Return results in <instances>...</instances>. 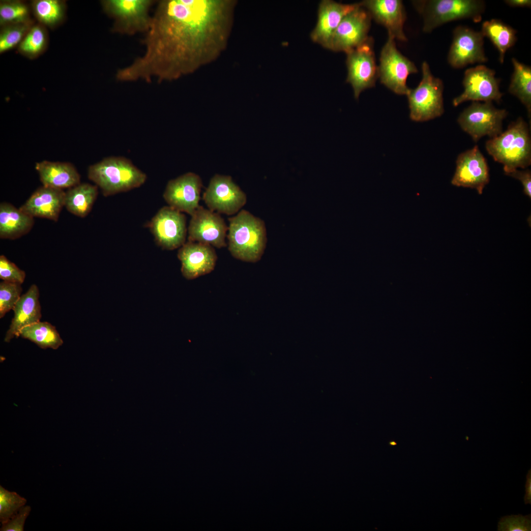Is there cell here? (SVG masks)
Returning a JSON list of instances; mask_svg holds the SVG:
<instances>
[{
  "label": "cell",
  "mask_w": 531,
  "mask_h": 531,
  "mask_svg": "<svg viewBox=\"0 0 531 531\" xmlns=\"http://www.w3.org/2000/svg\"><path fill=\"white\" fill-rule=\"evenodd\" d=\"M19 336L32 341L42 349L56 350L63 343L55 326L47 322H39L25 327L20 331Z\"/></svg>",
  "instance_id": "f546056e"
},
{
  "label": "cell",
  "mask_w": 531,
  "mask_h": 531,
  "mask_svg": "<svg viewBox=\"0 0 531 531\" xmlns=\"http://www.w3.org/2000/svg\"><path fill=\"white\" fill-rule=\"evenodd\" d=\"M421 68L420 82L414 89H410L407 94L410 117L415 121L432 119L444 112L442 81L433 75L426 61L422 63Z\"/></svg>",
  "instance_id": "8992f818"
},
{
  "label": "cell",
  "mask_w": 531,
  "mask_h": 531,
  "mask_svg": "<svg viewBox=\"0 0 531 531\" xmlns=\"http://www.w3.org/2000/svg\"><path fill=\"white\" fill-rule=\"evenodd\" d=\"M49 43L48 29L37 22L31 27L17 50L24 57L34 59L45 52Z\"/></svg>",
  "instance_id": "4dcf8cb0"
},
{
  "label": "cell",
  "mask_w": 531,
  "mask_h": 531,
  "mask_svg": "<svg viewBox=\"0 0 531 531\" xmlns=\"http://www.w3.org/2000/svg\"><path fill=\"white\" fill-rule=\"evenodd\" d=\"M26 273L4 255L0 256V278L4 281L22 284Z\"/></svg>",
  "instance_id": "8d00e7d4"
},
{
  "label": "cell",
  "mask_w": 531,
  "mask_h": 531,
  "mask_svg": "<svg viewBox=\"0 0 531 531\" xmlns=\"http://www.w3.org/2000/svg\"><path fill=\"white\" fill-rule=\"evenodd\" d=\"M413 3L423 17V30L427 33L453 21L471 19L479 22L485 10V3L481 0H427Z\"/></svg>",
  "instance_id": "5b68a950"
},
{
  "label": "cell",
  "mask_w": 531,
  "mask_h": 531,
  "mask_svg": "<svg viewBox=\"0 0 531 531\" xmlns=\"http://www.w3.org/2000/svg\"><path fill=\"white\" fill-rule=\"evenodd\" d=\"M34 218L12 204L0 205V237L15 239L27 234L33 226Z\"/></svg>",
  "instance_id": "d4e9b609"
},
{
  "label": "cell",
  "mask_w": 531,
  "mask_h": 531,
  "mask_svg": "<svg viewBox=\"0 0 531 531\" xmlns=\"http://www.w3.org/2000/svg\"><path fill=\"white\" fill-rule=\"evenodd\" d=\"M359 3L342 4L333 0H322L319 6L318 21L311 38L328 49L332 37L343 18L356 8Z\"/></svg>",
  "instance_id": "44dd1931"
},
{
  "label": "cell",
  "mask_w": 531,
  "mask_h": 531,
  "mask_svg": "<svg viewBox=\"0 0 531 531\" xmlns=\"http://www.w3.org/2000/svg\"><path fill=\"white\" fill-rule=\"evenodd\" d=\"M31 13L37 23L55 30L65 21L67 4L62 0H33L30 3Z\"/></svg>",
  "instance_id": "4316f807"
},
{
  "label": "cell",
  "mask_w": 531,
  "mask_h": 531,
  "mask_svg": "<svg viewBox=\"0 0 531 531\" xmlns=\"http://www.w3.org/2000/svg\"><path fill=\"white\" fill-rule=\"evenodd\" d=\"M31 511L29 505L23 506L7 522L2 525L0 531H23L26 520Z\"/></svg>",
  "instance_id": "74e56055"
},
{
  "label": "cell",
  "mask_w": 531,
  "mask_h": 531,
  "mask_svg": "<svg viewBox=\"0 0 531 531\" xmlns=\"http://www.w3.org/2000/svg\"><path fill=\"white\" fill-rule=\"evenodd\" d=\"M505 3L511 7H531V0H506Z\"/></svg>",
  "instance_id": "60d3db41"
},
{
  "label": "cell",
  "mask_w": 531,
  "mask_h": 531,
  "mask_svg": "<svg viewBox=\"0 0 531 531\" xmlns=\"http://www.w3.org/2000/svg\"><path fill=\"white\" fill-rule=\"evenodd\" d=\"M495 74L494 70L483 65L467 69L462 82L464 91L453 99V105L456 107L470 100L500 102L503 94L500 90V80Z\"/></svg>",
  "instance_id": "8fae6325"
},
{
  "label": "cell",
  "mask_w": 531,
  "mask_h": 531,
  "mask_svg": "<svg viewBox=\"0 0 531 531\" xmlns=\"http://www.w3.org/2000/svg\"><path fill=\"white\" fill-rule=\"evenodd\" d=\"M30 4L20 0L0 1V26L13 24L35 23L32 18Z\"/></svg>",
  "instance_id": "1f68e13d"
},
{
  "label": "cell",
  "mask_w": 531,
  "mask_h": 531,
  "mask_svg": "<svg viewBox=\"0 0 531 531\" xmlns=\"http://www.w3.org/2000/svg\"><path fill=\"white\" fill-rule=\"evenodd\" d=\"M37 286L32 284L27 292L20 297L13 310L14 317L6 333L4 341L9 342L14 337L19 336L22 329L40 322L41 306Z\"/></svg>",
  "instance_id": "603a6c76"
},
{
  "label": "cell",
  "mask_w": 531,
  "mask_h": 531,
  "mask_svg": "<svg viewBox=\"0 0 531 531\" xmlns=\"http://www.w3.org/2000/svg\"><path fill=\"white\" fill-rule=\"evenodd\" d=\"M203 200L210 210L232 215L245 205L247 197L230 176L215 175L204 193Z\"/></svg>",
  "instance_id": "4fadbf2b"
},
{
  "label": "cell",
  "mask_w": 531,
  "mask_h": 531,
  "mask_svg": "<svg viewBox=\"0 0 531 531\" xmlns=\"http://www.w3.org/2000/svg\"><path fill=\"white\" fill-rule=\"evenodd\" d=\"M212 30L206 14L191 0L160 1L143 43L144 55L119 69L118 80L158 83L190 73L209 59Z\"/></svg>",
  "instance_id": "6da1fadb"
},
{
  "label": "cell",
  "mask_w": 531,
  "mask_h": 531,
  "mask_svg": "<svg viewBox=\"0 0 531 531\" xmlns=\"http://www.w3.org/2000/svg\"><path fill=\"white\" fill-rule=\"evenodd\" d=\"M35 23L13 24L0 26V54L17 49Z\"/></svg>",
  "instance_id": "d6a6232c"
},
{
  "label": "cell",
  "mask_w": 531,
  "mask_h": 531,
  "mask_svg": "<svg viewBox=\"0 0 531 531\" xmlns=\"http://www.w3.org/2000/svg\"><path fill=\"white\" fill-rule=\"evenodd\" d=\"M42 185L63 190L80 182V176L71 163L43 160L35 164Z\"/></svg>",
  "instance_id": "cb8c5ba5"
},
{
  "label": "cell",
  "mask_w": 531,
  "mask_h": 531,
  "mask_svg": "<svg viewBox=\"0 0 531 531\" xmlns=\"http://www.w3.org/2000/svg\"><path fill=\"white\" fill-rule=\"evenodd\" d=\"M507 114L505 109L496 108L492 102H473L460 114L457 121L462 129L477 142L484 136L493 138L500 135Z\"/></svg>",
  "instance_id": "ba28073f"
},
{
  "label": "cell",
  "mask_w": 531,
  "mask_h": 531,
  "mask_svg": "<svg viewBox=\"0 0 531 531\" xmlns=\"http://www.w3.org/2000/svg\"><path fill=\"white\" fill-rule=\"evenodd\" d=\"M98 194V187L80 183L65 192L64 206L74 215L84 218L90 212Z\"/></svg>",
  "instance_id": "484cf974"
},
{
  "label": "cell",
  "mask_w": 531,
  "mask_h": 531,
  "mask_svg": "<svg viewBox=\"0 0 531 531\" xmlns=\"http://www.w3.org/2000/svg\"><path fill=\"white\" fill-rule=\"evenodd\" d=\"M456 164L451 184L458 187L475 189L478 194H481L490 178L486 160L478 147L475 146L460 153Z\"/></svg>",
  "instance_id": "e0dca14e"
},
{
  "label": "cell",
  "mask_w": 531,
  "mask_h": 531,
  "mask_svg": "<svg viewBox=\"0 0 531 531\" xmlns=\"http://www.w3.org/2000/svg\"><path fill=\"white\" fill-rule=\"evenodd\" d=\"M525 484V504H531V470H529L526 476Z\"/></svg>",
  "instance_id": "ab89813d"
},
{
  "label": "cell",
  "mask_w": 531,
  "mask_h": 531,
  "mask_svg": "<svg viewBox=\"0 0 531 531\" xmlns=\"http://www.w3.org/2000/svg\"><path fill=\"white\" fill-rule=\"evenodd\" d=\"M228 250L235 258L256 263L264 253L267 242L264 221L242 209L229 218Z\"/></svg>",
  "instance_id": "7a4b0ae2"
},
{
  "label": "cell",
  "mask_w": 531,
  "mask_h": 531,
  "mask_svg": "<svg viewBox=\"0 0 531 531\" xmlns=\"http://www.w3.org/2000/svg\"><path fill=\"white\" fill-rule=\"evenodd\" d=\"M373 45V38L368 36L362 44L346 53V81L352 86L356 99L362 91L374 87L378 78Z\"/></svg>",
  "instance_id": "30bf717a"
},
{
  "label": "cell",
  "mask_w": 531,
  "mask_h": 531,
  "mask_svg": "<svg viewBox=\"0 0 531 531\" xmlns=\"http://www.w3.org/2000/svg\"><path fill=\"white\" fill-rule=\"evenodd\" d=\"M378 23L384 26L388 36L406 41L403 30L406 14L403 2L399 0H366L360 2Z\"/></svg>",
  "instance_id": "ffe728a7"
},
{
  "label": "cell",
  "mask_w": 531,
  "mask_h": 531,
  "mask_svg": "<svg viewBox=\"0 0 531 531\" xmlns=\"http://www.w3.org/2000/svg\"><path fill=\"white\" fill-rule=\"evenodd\" d=\"M151 0H104L101 1L105 13L114 20L115 32L132 35L147 31L151 24L149 9Z\"/></svg>",
  "instance_id": "52a82bcc"
},
{
  "label": "cell",
  "mask_w": 531,
  "mask_h": 531,
  "mask_svg": "<svg viewBox=\"0 0 531 531\" xmlns=\"http://www.w3.org/2000/svg\"><path fill=\"white\" fill-rule=\"evenodd\" d=\"M180 261L181 272L187 280H193L212 272L217 256L210 245L188 240L177 252Z\"/></svg>",
  "instance_id": "d6986e66"
},
{
  "label": "cell",
  "mask_w": 531,
  "mask_h": 531,
  "mask_svg": "<svg viewBox=\"0 0 531 531\" xmlns=\"http://www.w3.org/2000/svg\"><path fill=\"white\" fill-rule=\"evenodd\" d=\"M485 147L493 159L503 165L506 175L531 164L529 129L521 118L510 124L505 131L487 141Z\"/></svg>",
  "instance_id": "3957f363"
},
{
  "label": "cell",
  "mask_w": 531,
  "mask_h": 531,
  "mask_svg": "<svg viewBox=\"0 0 531 531\" xmlns=\"http://www.w3.org/2000/svg\"><path fill=\"white\" fill-rule=\"evenodd\" d=\"M480 32L496 47L499 53V60L502 63L506 51L517 41L516 30L500 20L493 19L482 23Z\"/></svg>",
  "instance_id": "83f0119b"
},
{
  "label": "cell",
  "mask_w": 531,
  "mask_h": 531,
  "mask_svg": "<svg viewBox=\"0 0 531 531\" xmlns=\"http://www.w3.org/2000/svg\"><path fill=\"white\" fill-rule=\"evenodd\" d=\"M202 186L200 176L187 173L168 181L163 198L169 206L191 216L200 206Z\"/></svg>",
  "instance_id": "ac0fdd59"
},
{
  "label": "cell",
  "mask_w": 531,
  "mask_h": 531,
  "mask_svg": "<svg viewBox=\"0 0 531 531\" xmlns=\"http://www.w3.org/2000/svg\"><path fill=\"white\" fill-rule=\"evenodd\" d=\"M191 216L187 228L189 241L217 248L227 246L228 227L220 214L200 206Z\"/></svg>",
  "instance_id": "2e32d148"
},
{
  "label": "cell",
  "mask_w": 531,
  "mask_h": 531,
  "mask_svg": "<svg viewBox=\"0 0 531 531\" xmlns=\"http://www.w3.org/2000/svg\"><path fill=\"white\" fill-rule=\"evenodd\" d=\"M506 175L512 177L521 181L523 186L525 194L531 198V172L529 170L520 171L516 169Z\"/></svg>",
  "instance_id": "f35d334b"
},
{
  "label": "cell",
  "mask_w": 531,
  "mask_h": 531,
  "mask_svg": "<svg viewBox=\"0 0 531 531\" xmlns=\"http://www.w3.org/2000/svg\"><path fill=\"white\" fill-rule=\"evenodd\" d=\"M27 500L15 492L0 486V521L3 524L13 517L26 503Z\"/></svg>",
  "instance_id": "836d02e7"
},
{
  "label": "cell",
  "mask_w": 531,
  "mask_h": 531,
  "mask_svg": "<svg viewBox=\"0 0 531 531\" xmlns=\"http://www.w3.org/2000/svg\"><path fill=\"white\" fill-rule=\"evenodd\" d=\"M157 244L173 250L186 242L187 234L185 215L171 206L161 208L148 223Z\"/></svg>",
  "instance_id": "7c38bea8"
},
{
  "label": "cell",
  "mask_w": 531,
  "mask_h": 531,
  "mask_svg": "<svg viewBox=\"0 0 531 531\" xmlns=\"http://www.w3.org/2000/svg\"><path fill=\"white\" fill-rule=\"evenodd\" d=\"M88 176L106 197L138 188L147 178L130 160L120 156L106 157L90 165Z\"/></svg>",
  "instance_id": "277c9868"
},
{
  "label": "cell",
  "mask_w": 531,
  "mask_h": 531,
  "mask_svg": "<svg viewBox=\"0 0 531 531\" xmlns=\"http://www.w3.org/2000/svg\"><path fill=\"white\" fill-rule=\"evenodd\" d=\"M359 5L348 13L334 32L328 49L348 53L368 38L371 17L368 11Z\"/></svg>",
  "instance_id": "5bb4252c"
},
{
  "label": "cell",
  "mask_w": 531,
  "mask_h": 531,
  "mask_svg": "<svg viewBox=\"0 0 531 531\" xmlns=\"http://www.w3.org/2000/svg\"><path fill=\"white\" fill-rule=\"evenodd\" d=\"M484 37L480 31L466 26L457 27L453 30L447 56L450 65L458 69L470 64L487 61L483 47Z\"/></svg>",
  "instance_id": "9a60e30c"
},
{
  "label": "cell",
  "mask_w": 531,
  "mask_h": 531,
  "mask_svg": "<svg viewBox=\"0 0 531 531\" xmlns=\"http://www.w3.org/2000/svg\"><path fill=\"white\" fill-rule=\"evenodd\" d=\"M511 61L513 72L508 88L509 92L516 96L525 106L531 118V68L514 58Z\"/></svg>",
  "instance_id": "f1b7e54d"
},
{
  "label": "cell",
  "mask_w": 531,
  "mask_h": 531,
  "mask_svg": "<svg viewBox=\"0 0 531 531\" xmlns=\"http://www.w3.org/2000/svg\"><path fill=\"white\" fill-rule=\"evenodd\" d=\"M21 284L7 281L0 283V318L13 310L21 296Z\"/></svg>",
  "instance_id": "e575fe53"
},
{
  "label": "cell",
  "mask_w": 531,
  "mask_h": 531,
  "mask_svg": "<svg viewBox=\"0 0 531 531\" xmlns=\"http://www.w3.org/2000/svg\"><path fill=\"white\" fill-rule=\"evenodd\" d=\"M498 531H531V514L506 516L498 522Z\"/></svg>",
  "instance_id": "d590c367"
},
{
  "label": "cell",
  "mask_w": 531,
  "mask_h": 531,
  "mask_svg": "<svg viewBox=\"0 0 531 531\" xmlns=\"http://www.w3.org/2000/svg\"><path fill=\"white\" fill-rule=\"evenodd\" d=\"M65 193L63 190L42 185L19 208L33 218H46L57 222L64 206Z\"/></svg>",
  "instance_id": "7402d4cb"
},
{
  "label": "cell",
  "mask_w": 531,
  "mask_h": 531,
  "mask_svg": "<svg viewBox=\"0 0 531 531\" xmlns=\"http://www.w3.org/2000/svg\"><path fill=\"white\" fill-rule=\"evenodd\" d=\"M395 39L388 38L381 52L378 77L381 83L394 93L407 95L410 88L407 86L408 76L417 72L414 63L397 50Z\"/></svg>",
  "instance_id": "9c48e42d"
}]
</instances>
